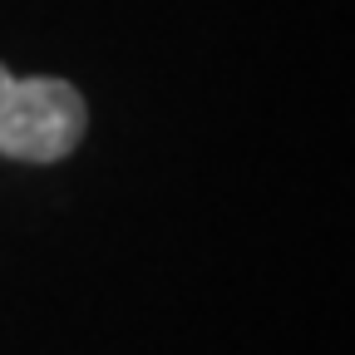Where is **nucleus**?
<instances>
[{"instance_id":"1","label":"nucleus","mask_w":355,"mask_h":355,"mask_svg":"<svg viewBox=\"0 0 355 355\" xmlns=\"http://www.w3.org/2000/svg\"><path fill=\"white\" fill-rule=\"evenodd\" d=\"M89 104L69 79L35 74L15 79L0 64V158L15 163H60L79 148Z\"/></svg>"}]
</instances>
